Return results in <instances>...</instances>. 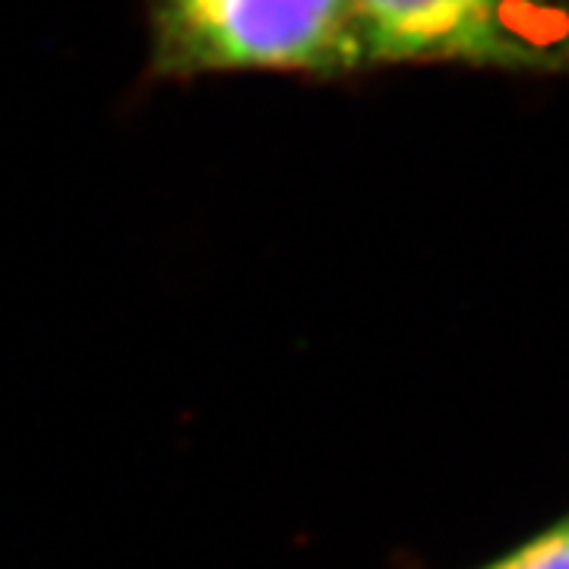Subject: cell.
<instances>
[{"instance_id":"cell-1","label":"cell","mask_w":569,"mask_h":569,"mask_svg":"<svg viewBox=\"0 0 569 569\" xmlns=\"http://www.w3.org/2000/svg\"><path fill=\"white\" fill-rule=\"evenodd\" d=\"M149 82L276 73L346 82L370 73L355 0H142Z\"/></svg>"},{"instance_id":"cell-2","label":"cell","mask_w":569,"mask_h":569,"mask_svg":"<svg viewBox=\"0 0 569 569\" xmlns=\"http://www.w3.org/2000/svg\"><path fill=\"white\" fill-rule=\"evenodd\" d=\"M367 67L569 80V0H355Z\"/></svg>"},{"instance_id":"cell-3","label":"cell","mask_w":569,"mask_h":569,"mask_svg":"<svg viewBox=\"0 0 569 569\" xmlns=\"http://www.w3.org/2000/svg\"><path fill=\"white\" fill-rule=\"evenodd\" d=\"M471 569H569V509Z\"/></svg>"}]
</instances>
